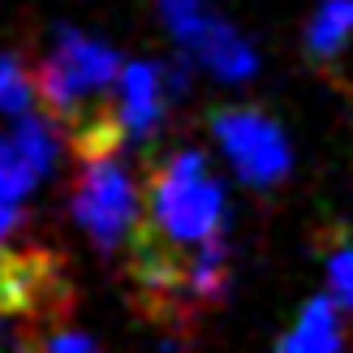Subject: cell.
I'll list each match as a JSON object with an SVG mask.
<instances>
[{
	"label": "cell",
	"instance_id": "277c9868",
	"mask_svg": "<svg viewBox=\"0 0 353 353\" xmlns=\"http://www.w3.org/2000/svg\"><path fill=\"white\" fill-rule=\"evenodd\" d=\"M211 134L224 151V160L254 190H272L293 172V143L276 117L259 108H224L211 121Z\"/></svg>",
	"mask_w": 353,
	"mask_h": 353
},
{
	"label": "cell",
	"instance_id": "52a82bcc",
	"mask_svg": "<svg viewBox=\"0 0 353 353\" xmlns=\"http://www.w3.org/2000/svg\"><path fill=\"white\" fill-rule=\"evenodd\" d=\"M341 345H345V306L332 293H314L297 310L293 327L276 341V349L285 353H336Z\"/></svg>",
	"mask_w": 353,
	"mask_h": 353
},
{
	"label": "cell",
	"instance_id": "7a4b0ae2",
	"mask_svg": "<svg viewBox=\"0 0 353 353\" xmlns=\"http://www.w3.org/2000/svg\"><path fill=\"white\" fill-rule=\"evenodd\" d=\"M155 13L181 57L207 69L216 82L241 86L259 74V52L211 0H155Z\"/></svg>",
	"mask_w": 353,
	"mask_h": 353
},
{
	"label": "cell",
	"instance_id": "30bf717a",
	"mask_svg": "<svg viewBox=\"0 0 353 353\" xmlns=\"http://www.w3.org/2000/svg\"><path fill=\"white\" fill-rule=\"evenodd\" d=\"M327 293L345 310H353V245H336L327 254Z\"/></svg>",
	"mask_w": 353,
	"mask_h": 353
},
{
	"label": "cell",
	"instance_id": "9c48e42d",
	"mask_svg": "<svg viewBox=\"0 0 353 353\" xmlns=\"http://www.w3.org/2000/svg\"><path fill=\"white\" fill-rule=\"evenodd\" d=\"M39 108V82L17 52H0V117L17 121Z\"/></svg>",
	"mask_w": 353,
	"mask_h": 353
},
{
	"label": "cell",
	"instance_id": "3957f363",
	"mask_svg": "<svg viewBox=\"0 0 353 353\" xmlns=\"http://www.w3.org/2000/svg\"><path fill=\"white\" fill-rule=\"evenodd\" d=\"M82 172L74 185V220L99 254H117L138 228V185L117 151L78 155Z\"/></svg>",
	"mask_w": 353,
	"mask_h": 353
},
{
	"label": "cell",
	"instance_id": "8fae6325",
	"mask_svg": "<svg viewBox=\"0 0 353 353\" xmlns=\"http://www.w3.org/2000/svg\"><path fill=\"white\" fill-rule=\"evenodd\" d=\"M39 345L52 353H69V349H95V336L91 332H48V336H39Z\"/></svg>",
	"mask_w": 353,
	"mask_h": 353
},
{
	"label": "cell",
	"instance_id": "6da1fadb",
	"mask_svg": "<svg viewBox=\"0 0 353 353\" xmlns=\"http://www.w3.org/2000/svg\"><path fill=\"white\" fill-rule=\"evenodd\" d=\"M147 216L155 228V250H181V259L190 250H199L203 241L224 237V216H228V199L224 185L216 181L207 155L181 147L155 168L151 190H147Z\"/></svg>",
	"mask_w": 353,
	"mask_h": 353
},
{
	"label": "cell",
	"instance_id": "5b68a950",
	"mask_svg": "<svg viewBox=\"0 0 353 353\" xmlns=\"http://www.w3.org/2000/svg\"><path fill=\"white\" fill-rule=\"evenodd\" d=\"M168 99H172V86H168L164 65L125 61L121 86H117V112H121V125H125V138L151 143V138L160 134V125H164Z\"/></svg>",
	"mask_w": 353,
	"mask_h": 353
},
{
	"label": "cell",
	"instance_id": "8992f818",
	"mask_svg": "<svg viewBox=\"0 0 353 353\" xmlns=\"http://www.w3.org/2000/svg\"><path fill=\"white\" fill-rule=\"evenodd\" d=\"M43 181V172L30 164V155L13 138V130H0V254L17 250V228L26 216L30 190Z\"/></svg>",
	"mask_w": 353,
	"mask_h": 353
},
{
	"label": "cell",
	"instance_id": "ba28073f",
	"mask_svg": "<svg viewBox=\"0 0 353 353\" xmlns=\"http://www.w3.org/2000/svg\"><path fill=\"white\" fill-rule=\"evenodd\" d=\"M302 39L310 61H336L353 43V0H319Z\"/></svg>",
	"mask_w": 353,
	"mask_h": 353
}]
</instances>
